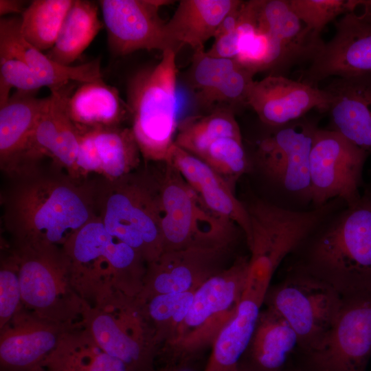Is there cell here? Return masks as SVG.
<instances>
[{"label": "cell", "instance_id": "f546056e", "mask_svg": "<svg viewBox=\"0 0 371 371\" xmlns=\"http://www.w3.org/2000/svg\"><path fill=\"white\" fill-rule=\"evenodd\" d=\"M74 0H34L21 18L24 39L43 52L54 45L65 18Z\"/></svg>", "mask_w": 371, "mask_h": 371}, {"label": "cell", "instance_id": "9a60e30c", "mask_svg": "<svg viewBox=\"0 0 371 371\" xmlns=\"http://www.w3.org/2000/svg\"><path fill=\"white\" fill-rule=\"evenodd\" d=\"M166 163L178 170L209 210L238 226L249 243L251 225L247 208L236 197L234 186L226 179L175 144Z\"/></svg>", "mask_w": 371, "mask_h": 371}, {"label": "cell", "instance_id": "74e56055", "mask_svg": "<svg viewBox=\"0 0 371 371\" xmlns=\"http://www.w3.org/2000/svg\"><path fill=\"white\" fill-rule=\"evenodd\" d=\"M254 75L238 63L216 87L198 100L207 106L216 102L247 106V94Z\"/></svg>", "mask_w": 371, "mask_h": 371}, {"label": "cell", "instance_id": "4fadbf2b", "mask_svg": "<svg viewBox=\"0 0 371 371\" xmlns=\"http://www.w3.org/2000/svg\"><path fill=\"white\" fill-rule=\"evenodd\" d=\"M278 128L260 142L257 164L284 188L311 199L309 161L317 128L304 121Z\"/></svg>", "mask_w": 371, "mask_h": 371}, {"label": "cell", "instance_id": "7402d4cb", "mask_svg": "<svg viewBox=\"0 0 371 371\" xmlns=\"http://www.w3.org/2000/svg\"><path fill=\"white\" fill-rule=\"evenodd\" d=\"M299 346V338L293 328L276 311L267 307L260 311L240 362L256 371H284Z\"/></svg>", "mask_w": 371, "mask_h": 371}, {"label": "cell", "instance_id": "e575fe53", "mask_svg": "<svg viewBox=\"0 0 371 371\" xmlns=\"http://www.w3.org/2000/svg\"><path fill=\"white\" fill-rule=\"evenodd\" d=\"M289 3L318 50L324 43L320 38L324 27L339 15L355 8L358 0H289Z\"/></svg>", "mask_w": 371, "mask_h": 371}, {"label": "cell", "instance_id": "60d3db41", "mask_svg": "<svg viewBox=\"0 0 371 371\" xmlns=\"http://www.w3.org/2000/svg\"><path fill=\"white\" fill-rule=\"evenodd\" d=\"M254 25L253 22L240 11L239 21L236 27L230 32L215 37L214 43L206 51L207 53L217 58H235L239 52L243 35Z\"/></svg>", "mask_w": 371, "mask_h": 371}, {"label": "cell", "instance_id": "d6a6232c", "mask_svg": "<svg viewBox=\"0 0 371 371\" xmlns=\"http://www.w3.org/2000/svg\"><path fill=\"white\" fill-rule=\"evenodd\" d=\"M235 59L254 74L270 69L287 68L285 54L280 43L255 26L243 35Z\"/></svg>", "mask_w": 371, "mask_h": 371}, {"label": "cell", "instance_id": "d4e9b609", "mask_svg": "<svg viewBox=\"0 0 371 371\" xmlns=\"http://www.w3.org/2000/svg\"><path fill=\"white\" fill-rule=\"evenodd\" d=\"M67 110L81 133L120 126L129 115L127 103L122 100L118 91L103 80L82 83L69 96Z\"/></svg>", "mask_w": 371, "mask_h": 371}, {"label": "cell", "instance_id": "f35d334b", "mask_svg": "<svg viewBox=\"0 0 371 371\" xmlns=\"http://www.w3.org/2000/svg\"><path fill=\"white\" fill-rule=\"evenodd\" d=\"M44 87L35 71L23 60L0 57V106L10 98V91L35 92Z\"/></svg>", "mask_w": 371, "mask_h": 371}, {"label": "cell", "instance_id": "5bb4252c", "mask_svg": "<svg viewBox=\"0 0 371 371\" xmlns=\"http://www.w3.org/2000/svg\"><path fill=\"white\" fill-rule=\"evenodd\" d=\"M247 104L263 123L280 127L312 109L327 111L329 95L324 89L275 74L253 81Z\"/></svg>", "mask_w": 371, "mask_h": 371}, {"label": "cell", "instance_id": "83f0119b", "mask_svg": "<svg viewBox=\"0 0 371 371\" xmlns=\"http://www.w3.org/2000/svg\"><path fill=\"white\" fill-rule=\"evenodd\" d=\"M223 137H241L230 108H218L206 115L183 119L178 123L175 144L198 157L212 141Z\"/></svg>", "mask_w": 371, "mask_h": 371}, {"label": "cell", "instance_id": "cb8c5ba5", "mask_svg": "<svg viewBox=\"0 0 371 371\" xmlns=\"http://www.w3.org/2000/svg\"><path fill=\"white\" fill-rule=\"evenodd\" d=\"M264 300L243 291L235 315L212 343L203 371H234L237 368L250 344Z\"/></svg>", "mask_w": 371, "mask_h": 371}, {"label": "cell", "instance_id": "b9f144b4", "mask_svg": "<svg viewBox=\"0 0 371 371\" xmlns=\"http://www.w3.org/2000/svg\"><path fill=\"white\" fill-rule=\"evenodd\" d=\"M24 1L18 0H0V15L20 13L25 11Z\"/></svg>", "mask_w": 371, "mask_h": 371}, {"label": "cell", "instance_id": "8992f818", "mask_svg": "<svg viewBox=\"0 0 371 371\" xmlns=\"http://www.w3.org/2000/svg\"><path fill=\"white\" fill-rule=\"evenodd\" d=\"M157 182L164 251L190 247L227 248L236 224L209 210L172 166Z\"/></svg>", "mask_w": 371, "mask_h": 371}, {"label": "cell", "instance_id": "277c9868", "mask_svg": "<svg viewBox=\"0 0 371 371\" xmlns=\"http://www.w3.org/2000/svg\"><path fill=\"white\" fill-rule=\"evenodd\" d=\"M177 52H162L159 62L137 73L128 87L131 129L145 160L166 162L177 122Z\"/></svg>", "mask_w": 371, "mask_h": 371}, {"label": "cell", "instance_id": "7bdbcfd3", "mask_svg": "<svg viewBox=\"0 0 371 371\" xmlns=\"http://www.w3.org/2000/svg\"><path fill=\"white\" fill-rule=\"evenodd\" d=\"M234 371H256L248 366L240 362Z\"/></svg>", "mask_w": 371, "mask_h": 371}, {"label": "cell", "instance_id": "d590c367", "mask_svg": "<svg viewBox=\"0 0 371 371\" xmlns=\"http://www.w3.org/2000/svg\"><path fill=\"white\" fill-rule=\"evenodd\" d=\"M195 291L158 294L149 298L148 312L168 342L186 316Z\"/></svg>", "mask_w": 371, "mask_h": 371}, {"label": "cell", "instance_id": "bcb514c9", "mask_svg": "<svg viewBox=\"0 0 371 371\" xmlns=\"http://www.w3.org/2000/svg\"><path fill=\"white\" fill-rule=\"evenodd\" d=\"M158 371H179V370L175 368H167Z\"/></svg>", "mask_w": 371, "mask_h": 371}, {"label": "cell", "instance_id": "d6986e66", "mask_svg": "<svg viewBox=\"0 0 371 371\" xmlns=\"http://www.w3.org/2000/svg\"><path fill=\"white\" fill-rule=\"evenodd\" d=\"M0 57L25 61L51 91L65 87L70 80L81 83L102 80L100 59L76 66L59 64L28 43L21 33V19L0 20Z\"/></svg>", "mask_w": 371, "mask_h": 371}, {"label": "cell", "instance_id": "f1b7e54d", "mask_svg": "<svg viewBox=\"0 0 371 371\" xmlns=\"http://www.w3.org/2000/svg\"><path fill=\"white\" fill-rule=\"evenodd\" d=\"M91 330L99 348L122 361L128 371L143 370L150 363L151 353L143 341L128 333L111 315H98Z\"/></svg>", "mask_w": 371, "mask_h": 371}, {"label": "cell", "instance_id": "ba28073f", "mask_svg": "<svg viewBox=\"0 0 371 371\" xmlns=\"http://www.w3.org/2000/svg\"><path fill=\"white\" fill-rule=\"evenodd\" d=\"M342 302L343 297L332 286L297 267L270 285L264 300L295 331L301 354L321 341L337 319Z\"/></svg>", "mask_w": 371, "mask_h": 371}, {"label": "cell", "instance_id": "5b68a950", "mask_svg": "<svg viewBox=\"0 0 371 371\" xmlns=\"http://www.w3.org/2000/svg\"><path fill=\"white\" fill-rule=\"evenodd\" d=\"M251 225V251L245 286L266 293L281 262L317 228L332 205L293 211L257 200L245 206Z\"/></svg>", "mask_w": 371, "mask_h": 371}, {"label": "cell", "instance_id": "1f68e13d", "mask_svg": "<svg viewBox=\"0 0 371 371\" xmlns=\"http://www.w3.org/2000/svg\"><path fill=\"white\" fill-rule=\"evenodd\" d=\"M59 122L54 95L46 98L33 131L23 153L19 172L38 166L42 157H52L58 137Z\"/></svg>", "mask_w": 371, "mask_h": 371}, {"label": "cell", "instance_id": "9c48e42d", "mask_svg": "<svg viewBox=\"0 0 371 371\" xmlns=\"http://www.w3.org/2000/svg\"><path fill=\"white\" fill-rule=\"evenodd\" d=\"M304 371H366L371 358V293L343 298L321 341L301 354Z\"/></svg>", "mask_w": 371, "mask_h": 371}, {"label": "cell", "instance_id": "ffe728a7", "mask_svg": "<svg viewBox=\"0 0 371 371\" xmlns=\"http://www.w3.org/2000/svg\"><path fill=\"white\" fill-rule=\"evenodd\" d=\"M239 0H181L168 22L166 32L176 52L184 45L194 51L203 49L214 38L227 14L236 8Z\"/></svg>", "mask_w": 371, "mask_h": 371}, {"label": "cell", "instance_id": "484cf974", "mask_svg": "<svg viewBox=\"0 0 371 371\" xmlns=\"http://www.w3.org/2000/svg\"><path fill=\"white\" fill-rule=\"evenodd\" d=\"M97 5L89 1L74 0L53 47L46 54L54 61L70 66L102 28Z\"/></svg>", "mask_w": 371, "mask_h": 371}, {"label": "cell", "instance_id": "8fae6325", "mask_svg": "<svg viewBox=\"0 0 371 371\" xmlns=\"http://www.w3.org/2000/svg\"><path fill=\"white\" fill-rule=\"evenodd\" d=\"M371 73V12L361 0L335 22V33L311 60L304 82Z\"/></svg>", "mask_w": 371, "mask_h": 371}, {"label": "cell", "instance_id": "2e32d148", "mask_svg": "<svg viewBox=\"0 0 371 371\" xmlns=\"http://www.w3.org/2000/svg\"><path fill=\"white\" fill-rule=\"evenodd\" d=\"M324 89L332 130L371 152V73L333 78Z\"/></svg>", "mask_w": 371, "mask_h": 371}, {"label": "cell", "instance_id": "603a6c76", "mask_svg": "<svg viewBox=\"0 0 371 371\" xmlns=\"http://www.w3.org/2000/svg\"><path fill=\"white\" fill-rule=\"evenodd\" d=\"M249 3L256 28L280 43L287 67L302 59L311 60L317 48L292 10L289 0H251Z\"/></svg>", "mask_w": 371, "mask_h": 371}, {"label": "cell", "instance_id": "8d00e7d4", "mask_svg": "<svg viewBox=\"0 0 371 371\" xmlns=\"http://www.w3.org/2000/svg\"><path fill=\"white\" fill-rule=\"evenodd\" d=\"M238 65L235 58L212 56L205 49L194 51L189 78L197 99L216 87Z\"/></svg>", "mask_w": 371, "mask_h": 371}, {"label": "cell", "instance_id": "7dc6e473", "mask_svg": "<svg viewBox=\"0 0 371 371\" xmlns=\"http://www.w3.org/2000/svg\"><path fill=\"white\" fill-rule=\"evenodd\" d=\"M29 371H45L43 368H42L41 366L36 368L33 370H29Z\"/></svg>", "mask_w": 371, "mask_h": 371}, {"label": "cell", "instance_id": "52a82bcc", "mask_svg": "<svg viewBox=\"0 0 371 371\" xmlns=\"http://www.w3.org/2000/svg\"><path fill=\"white\" fill-rule=\"evenodd\" d=\"M248 265L249 258L239 257L195 291L186 316L168 342L175 355L186 357L212 346L237 311Z\"/></svg>", "mask_w": 371, "mask_h": 371}, {"label": "cell", "instance_id": "44dd1931", "mask_svg": "<svg viewBox=\"0 0 371 371\" xmlns=\"http://www.w3.org/2000/svg\"><path fill=\"white\" fill-rule=\"evenodd\" d=\"M46 98L34 92L17 91L0 106V168L12 178L19 170L21 160Z\"/></svg>", "mask_w": 371, "mask_h": 371}, {"label": "cell", "instance_id": "f6af8a7d", "mask_svg": "<svg viewBox=\"0 0 371 371\" xmlns=\"http://www.w3.org/2000/svg\"><path fill=\"white\" fill-rule=\"evenodd\" d=\"M366 7L371 12V0L362 1Z\"/></svg>", "mask_w": 371, "mask_h": 371}, {"label": "cell", "instance_id": "ee69618b", "mask_svg": "<svg viewBox=\"0 0 371 371\" xmlns=\"http://www.w3.org/2000/svg\"><path fill=\"white\" fill-rule=\"evenodd\" d=\"M284 371H304L298 366H289Z\"/></svg>", "mask_w": 371, "mask_h": 371}, {"label": "cell", "instance_id": "6da1fadb", "mask_svg": "<svg viewBox=\"0 0 371 371\" xmlns=\"http://www.w3.org/2000/svg\"><path fill=\"white\" fill-rule=\"evenodd\" d=\"M1 206L3 225L21 247L64 246L97 216L93 181L38 166L9 179Z\"/></svg>", "mask_w": 371, "mask_h": 371}, {"label": "cell", "instance_id": "3957f363", "mask_svg": "<svg viewBox=\"0 0 371 371\" xmlns=\"http://www.w3.org/2000/svg\"><path fill=\"white\" fill-rule=\"evenodd\" d=\"M93 186L96 215L107 232L149 264L157 260L164 253L157 183L132 172Z\"/></svg>", "mask_w": 371, "mask_h": 371}, {"label": "cell", "instance_id": "7c38bea8", "mask_svg": "<svg viewBox=\"0 0 371 371\" xmlns=\"http://www.w3.org/2000/svg\"><path fill=\"white\" fill-rule=\"evenodd\" d=\"M113 54L124 56L140 49H172L166 22L159 16L167 0H102L99 1Z\"/></svg>", "mask_w": 371, "mask_h": 371}, {"label": "cell", "instance_id": "e0dca14e", "mask_svg": "<svg viewBox=\"0 0 371 371\" xmlns=\"http://www.w3.org/2000/svg\"><path fill=\"white\" fill-rule=\"evenodd\" d=\"M226 249L190 247L164 251L149 264L150 297L158 294L195 291L223 269L220 262Z\"/></svg>", "mask_w": 371, "mask_h": 371}, {"label": "cell", "instance_id": "30bf717a", "mask_svg": "<svg viewBox=\"0 0 371 371\" xmlns=\"http://www.w3.org/2000/svg\"><path fill=\"white\" fill-rule=\"evenodd\" d=\"M367 154L338 132L317 128L309 161L311 200L317 207L333 198L342 199L348 207L356 205Z\"/></svg>", "mask_w": 371, "mask_h": 371}, {"label": "cell", "instance_id": "ac0fdd59", "mask_svg": "<svg viewBox=\"0 0 371 371\" xmlns=\"http://www.w3.org/2000/svg\"><path fill=\"white\" fill-rule=\"evenodd\" d=\"M71 267L102 270L106 265L112 272L135 275L144 260L133 248L110 234L101 220L95 217L63 246Z\"/></svg>", "mask_w": 371, "mask_h": 371}, {"label": "cell", "instance_id": "836d02e7", "mask_svg": "<svg viewBox=\"0 0 371 371\" xmlns=\"http://www.w3.org/2000/svg\"><path fill=\"white\" fill-rule=\"evenodd\" d=\"M65 87L51 91L56 101L59 122L58 137L52 158L57 166L67 170L69 177L80 180L77 175L76 160L82 133L69 115L67 101L69 90Z\"/></svg>", "mask_w": 371, "mask_h": 371}, {"label": "cell", "instance_id": "4316f807", "mask_svg": "<svg viewBox=\"0 0 371 371\" xmlns=\"http://www.w3.org/2000/svg\"><path fill=\"white\" fill-rule=\"evenodd\" d=\"M94 137L101 177L116 180L139 166L142 155L131 128L95 129Z\"/></svg>", "mask_w": 371, "mask_h": 371}, {"label": "cell", "instance_id": "4dcf8cb0", "mask_svg": "<svg viewBox=\"0 0 371 371\" xmlns=\"http://www.w3.org/2000/svg\"><path fill=\"white\" fill-rule=\"evenodd\" d=\"M55 335L47 330L10 335L0 344L1 367L5 371H29L38 368L54 351Z\"/></svg>", "mask_w": 371, "mask_h": 371}, {"label": "cell", "instance_id": "7a4b0ae2", "mask_svg": "<svg viewBox=\"0 0 371 371\" xmlns=\"http://www.w3.org/2000/svg\"><path fill=\"white\" fill-rule=\"evenodd\" d=\"M296 267L332 286L343 297L371 293V202L348 207L308 236Z\"/></svg>", "mask_w": 371, "mask_h": 371}, {"label": "cell", "instance_id": "ab89813d", "mask_svg": "<svg viewBox=\"0 0 371 371\" xmlns=\"http://www.w3.org/2000/svg\"><path fill=\"white\" fill-rule=\"evenodd\" d=\"M19 256L12 265L8 263L0 271V317L1 323L14 313L21 299L19 277Z\"/></svg>", "mask_w": 371, "mask_h": 371}]
</instances>
